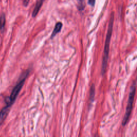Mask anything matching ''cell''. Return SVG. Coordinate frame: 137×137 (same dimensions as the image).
Masks as SVG:
<instances>
[{"label": "cell", "mask_w": 137, "mask_h": 137, "mask_svg": "<svg viewBox=\"0 0 137 137\" xmlns=\"http://www.w3.org/2000/svg\"><path fill=\"white\" fill-rule=\"evenodd\" d=\"M114 19V12H112L111 14L110 21H109L108 29V31H107V33L106 36L105 45H104V48L103 50L102 63V68H101V73L102 75H104V73H106L107 67V64H108L109 54V47H110V42L111 41L112 33H113V29Z\"/></svg>", "instance_id": "1"}, {"label": "cell", "mask_w": 137, "mask_h": 137, "mask_svg": "<svg viewBox=\"0 0 137 137\" xmlns=\"http://www.w3.org/2000/svg\"><path fill=\"white\" fill-rule=\"evenodd\" d=\"M136 85L134 84L133 85L131 86L130 92L129 94L128 102V104H127L126 109V112L125 115H124L123 122H122V125L123 126H125L126 125V124L128 123L130 116L131 115L132 110L133 103L134 101V96H135V94H136Z\"/></svg>", "instance_id": "2"}, {"label": "cell", "mask_w": 137, "mask_h": 137, "mask_svg": "<svg viewBox=\"0 0 137 137\" xmlns=\"http://www.w3.org/2000/svg\"><path fill=\"white\" fill-rule=\"evenodd\" d=\"M26 78V77H24V78H23L22 80L19 82L18 84L13 89V91L12 92L10 96L8 97V98L6 99L7 106L10 107L14 103V101L16 100L17 96L18 95L19 92L21 91L22 88L23 87Z\"/></svg>", "instance_id": "3"}, {"label": "cell", "mask_w": 137, "mask_h": 137, "mask_svg": "<svg viewBox=\"0 0 137 137\" xmlns=\"http://www.w3.org/2000/svg\"><path fill=\"white\" fill-rule=\"evenodd\" d=\"M10 108V107L7 106L6 107H4L0 112V126L3 123L7 117V115H8Z\"/></svg>", "instance_id": "4"}, {"label": "cell", "mask_w": 137, "mask_h": 137, "mask_svg": "<svg viewBox=\"0 0 137 137\" xmlns=\"http://www.w3.org/2000/svg\"><path fill=\"white\" fill-rule=\"evenodd\" d=\"M43 2V0H38V1H37L36 6H35V8L33 10V11L32 12V17H35L36 16L41 8Z\"/></svg>", "instance_id": "5"}, {"label": "cell", "mask_w": 137, "mask_h": 137, "mask_svg": "<svg viewBox=\"0 0 137 137\" xmlns=\"http://www.w3.org/2000/svg\"><path fill=\"white\" fill-rule=\"evenodd\" d=\"M62 26H63V25H62V23H61V22H58V23H57L56 24V25L55 26V28L54 29V31L51 34V38L55 36L57 33H58V32H60V31L61 30Z\"/></svg>", "instance_id": "6"}, {"label": "cell", "mask_w": 137, "mask_h": 137, "mask_svg": "<svg viewBox=\"0 0 137 137\" xmlns=\"http://www.w3.org/2000/svg\"><path fill=\"white\" fill-rule=\"evenodd\" d=\"M6 16L4 14H2L0 16V29L1 30H3L5 25H6Z\"/></svg>", "instance_id": "7"}, {"label": "cell", "mask_w": 137, "mask_h": 137, "mask_svg": "<svg viewBox=\"0 0 137 137\" xmlns=\"http://www.w3.org/2000/svg\"><path fill=\"white\" fill-rule=\"evenodd\" d=\"M77 8L79 10H83L85 8V3L84 0H77Z\"/></svg>", "instance_id": "8"}, {"label": "cell", "mask_w": 137, "mask_h": 137, "mask_svg": "<svg viewBox=\"0 0 137 137\" xmlns=\"http://www.w3.org/2000/svg\"><path fill=\"white\" fill-rule=\"evenodd\" d=\"M95 96V86L93 84L91 87L90 89V95H89V98L91 102H93Z\"/></svg>", "instance_id": "9"}, {"label": "cell", "mask_w": 137, "mask_h": 137, "mask_svg": "<svg viewBox=\"0 0 137 137\" xmlns=\"http://www.w3.org/2000/svg\"><path fill=\"white\" fill-rule=\"evenodd\" d=\"M95 0H88V3L92 7H93L95 5Z\"/></svg>", "instance_id": "10"}, {"label": "cell", "mask_w": 137, "mask_h": 137, "mask_svg": "<svg viewBox=\"0 0 137 137\" xmlns=\"http://www.w3.org/2000/svg\"><path fill=\"white\" fill-rule=\"evenodd\" d=\"M29 1H30V0H24V1H23L24 6L25 7H26L29 5Z\"/></svg>", "instance_id": "11"}]
</instances>
